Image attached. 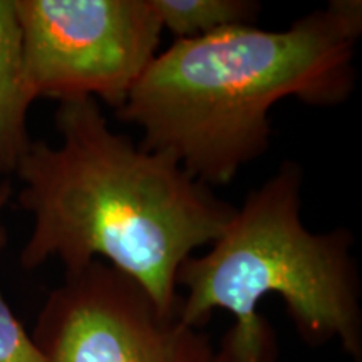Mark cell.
I'll use <instances>...</instances> for the list:
<instances>
[{
    "label": "cell",
    "instance_id": "4",
    "mask_svg": "<svg viewBox=\"0 0 362 362\" xmlns=\"http://www.w3.org/2000/svg\"><path fill=\"white\" fill-rule=\"evenodd\" d=\"M34 98H93L116 107L156 57L161 24L149 0H13Z\"/></svg>",
    "mask_w": 362,
    "mask_h": 362
},
{
    "label": "cell",
    "instance_id": "2",
    "mask_svg": "<svg viewBox=\"0 0 362 362\" xmlns=\"http://www.w3.org/2000/svg\"><path fill=\"white\" fill-rule=\"evenodd\" d=\"M359 0H330L285 30L233 25L156 54L117 117L206 187L228 185L270 146L269 112L287 98L337 106L356 88Z\"/></svg>",
    "mask_w": 362,
    "mask_h": 362
},
{
    "label": "cell",
    "instance_id": "9",
    "mask_svg": "<svg viewBox=\"0 0 362 362\" xmlns=\"http://www.w3.org/2000/svg\"><path fill=\"white\" fill-rule=\"evenodd\" d=\"M11 194H12V185L8 183V181H4V183H0V214H2L4 206L7 205Z\"/></svg>",
    "mask_w": 362,
    "mask_h": 362
},
{
    "label": "cell",
    "instance_id": "7",
    "mask_svg": "<svg viewBox=\"0 0 362 362\" xmlns=\"http://www.w3.org/2000/svg\"><path fill=\"white\" fill-rule=\"evenodd\" d=\"M161 29L193 39L233 25H253L262 11L252 0H149Z\"/></svg>",
    "mask_w": 362,
    "mask_h": 362
},
{
    "label": "cell",
    "instance_id": "6",
    "mask_svg": "<svg viewBox=\"0 0 362 362\" xmlns=\"http://www.w3.org/2000/svg\"><path fill=\"white\" fill-rule=\"evenodd\" d=\"M35 101L27 83L13 0H0V175L16 173L33 139L27 112Z\"/></svg>",
    "mask_w": 362,
    "mask_h": 362
},
{
    "label": "cell",
    "instance_id": "1",
    "mask_svg": "<svg viewBox=\"0 0 362 362\" xmlns=\"http://www.w3.org/2000/svg\"><path fill=\"white\" fill-rule=\"evenodd\" d=\"M56 129L61 144L33 141L16 170L19 205L34 218L21 265L59 259L71 272L101 260L163 314H178V269L225 232L237 208L173 156L115 133L96 99L59 103Z\"/></svg>",
    "mask_w": 362,
    "mask_h": 362
},
{
    "label": "cell",
    "instance_id": "5",
    "mask_svg": "<svg viewBox=\"0 0 362 362\" xmlns=\"http://www.w3.org/2000/svg\"><path fill=\"white\" fill-rule=\"evenodd\" d=\"M33 339L49 362H223L202 329L163 314L141 285L101 260L66 272Z\"/></svg>",
    "mask_w": 362,
    "mask_h": 362
},
{
    "label": "cell",
    "instance_id": "8",
    "mask_svg": "<svg viewBox=\"0 0 362 362\" xmlns=\"http://www.w3.org/2000/svg\"><path fill=\"white\" fill-rule=\"evenodd\" d=\"M2 242V230H0ZM0 362H49L0 292Z\"/></svg>",
    "mask_w": 362,
    "mask_h": 362
},
{
    "label": "cell",
    "instance_id": "3",
    "mask_svg": "<svg viewBox=\"0 0 362 362\" xmlns=\"http://www.w3.org/2000/svg\"><path fill=\"white\" fill-rule=\"evenodd\" d=\"M302 171L284 161L247 194L205 255L188 257L176 274L178 317L202 329L214 310L233 315L218 352L223 362H279L277 341L260 317V300L277 293L297 332L310 346L334 339L362 361L361 279L347 228L314 233L300 218Z\"/></svg>",
    "mask_w": 362,
    "mask_h": 362
}]
</instances>
